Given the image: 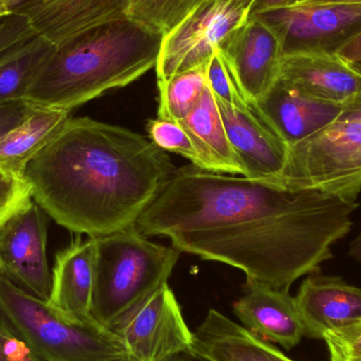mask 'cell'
I'll use <instances>...</instances> for the list:
<instances>
[{"label":"cell","mask_w":361,"mask_h":361,"mask_svg":"<svg viewBox=\"0 0 361 361\" xmlns=\"http://www.w3.org/2000/svg\"><path fill=\"white\" fill-rule=\"evenodd\" d=\"M44 214L32 199L0 227V274L23 292L48 302L52 275L47 259Z\"/></svg>","instance_id":"9"},{"label":"cell","mask_w":361,"mask_h":361,"mask_svg":"<svg viewBox=\"0 0 361 361\" xmlns=\"http://www.w3.org/2000/svg\"><path fill=\"white\" fill-rule=\"evenodd\" d=\"M14 0H0V17L10 14Z\"/></svg>","instance_id":"39"},{"label":"cell","mask_w":361,"mask_h":361,"mask_svg":"<svg viewBox=\"0 0 361 361\" xmlns=\"http://www.w3.org/2000/svg\"><path fill=\"white\" fill-rule=\"evenodd\" d=\"M339 118L361 124V92L343 104V114Z\"/></svg>","instance_id":"34"},{"label":"cell","mask_w":361,"mask_h":361,"mask_svg":"<svg viewBox=\"0 0 361 361\" xmlns=\"http://www.w3.org/2000/svg\"><path fill=\"white\" fill-rule=\"evenodd\" d=\"M335 53L349 65L361 63V30Z\"/></svg>","instance_id":"33"},{"label":"cell","mask_w":361,"mask_h":361,"mask_svg":"<svg viewBox=\"0 0 361 361\" xmlns=\"http://www.w3.org/2000/svg\"><path fill=\"white\" fill-rule=\"evenodd\" d=\"M206 75L208 87L216 99L237 109L252 108L219 48L212 53L208 61Z\"/></svg>","instance_id":"25"},{"label":"cell","mask_w":361,"mask_h":361,"mask_svg":"<svg viewBox=\"0 0 361 361\" xmlns=\"http://www.w3.org/2000/svg\"><path fill=\"white\" fill-rule=\"evenodd\" d=\"M279 38L283 55L335 53L361 30V4L300 6L256 13Z\"/></svg>","instance_id":"8"},{"label":"cell","mask_w":361,"mask_h":361,"mask_svg":"<svg viewBox=\"0 0 361 361\" xmlns=\"http://www.w3.org/2000/svg\"><path fill=\"white\" fill-rule=\"evenodd\" d=\"M191 347L216 361H294L216 310L192 333Z\"/></svg>","instance_id":"18"},{"label":"cell","mask_w":361,"mask_h":361,"mask_svg":"<svg viewBox=\"0 0 361 361\" xmlns=\"http://www.w3.org/2000/svg\"><path fill=\"white\" fill-rule=\"evenodd\" d=\"M130 0H59L30 18L32 29L59 46L72 36L127 17Z\"/></svg>","instance_id":"19"},{"label":"cell","mask_w":361,"mask_h":361,"mask_svg":"<svg viewBox=\"0 0 361 361\" xmlns=\"http://www.w3.org/2000/svg\"><path fill=\"white\" fill-rule=\"evenodd\" d=\"M162 361H216L212 358L208 357L207 355L200 353L197 350L193 349L192 347L189 349L183 350V351L178 352L169 357L165 358Z\"/></svg>","instance_id":"35"},{"label":"cell","mask_w":361,"mask_h":361,"mask_svg":"<svg viewBox=\"0 0 361 361\" xmlns=\"http://www.w3.org/2000/svg\"><path fill=\"white\" fill-rule=\"evenodd\" d=\"M97 243L78 237L55 257L48 302L68 319L97 322L91 315Z\"/></svg>","instance_id":"17"},{"label":"cell","mask_w":361,"mask_h":361,"mask_svg":"<svg viewBox=\"0 0 361 361\" xmlns=\"http://www.w3.org/2000/svg\"><path fill=\"white\" fill-rule=\"evenodd\" d=\"M279 80L307 97L339 105L361 92L360 72L336 53L284 54Z\"/></svg>","instance_id":"15"},{"label":"cell","mask_w":361,"mask_h":361,"mask_svg":"<svg viewBox=\"0 0 361 361\" xmlns=\"http://www.w3.org/2000/svg\"><path fill=\"white\" fill-rule=\"evenodd\" d=\"M0 319L42 361H130L120 335L68 319L1 274Z\"/></svg>","instance_id":"5"},{"label":"cell","mask_w":361,"mask_h":361,"mask_svg":"<svg viewBox=\"0 0 361 361\" xmlns=\"http://www.w3.org/2000/svg\"><path fill=\"white\" fill-rule=\"evenodd\" d=\"M150 141L164 152H175L184 157L197 169L201 167V160L197 147L189 133L179 122L171 121L150 120L147 124Z\"/></svg>","instance_id":"26"},{"label":"cell","mask_w":361,"mask_h":361,"mask_svg":"<svg viewBox=\"0 0 361 361\" xmlns=\"http://www.w3.org/2000/svg\"><path fill=\"white\" fill-rule=\"evenodd\" d=\"M360 203L197 166L177 169L135 227L180 252L241 269L246 281L288 292L319 273L352 228Z\"/></svg>","instance_id":"1"},{"label":"cell","mask_w":361,"mask_h":361,"mask_svg":"<svg viewBox=\"0 0 361 361\" xmlns=\"http://www.w3.org/2000/svg\"><path fill=\"white\" fill-rule=\"evenodd\" d=\"M255 0H203L163 36L156 66L158 82L203 65L225 38L247 20Z\"/></svg>","instance_id":"7"},{"label":"cell","mask_w":361,"mask_h":361,"mask_svg":"<svg viewBox=\"0 0 361 361\" xmlns=\"http://www.w3.org/2000/svg\"><path fill=\"white\" fill-rule=\"evenodd\" d=\"M70 112L35 109L27 120L4 135L0 139V171L23 178L30 161L69 120Z\"/></svg>","instance_id":"21"},{"label":"cell","mask_w":361,"mask_h":361,"mask_svg":"<svg viewBox=\"0 0 361 361\" xmlns=\"http://www.w3.org/2000/svg\"><path fill=\"white\" fill-rule=\"evenodd\" d=\"M56 47L34 34L0 59V106L25 101Z\"/></svg>","instance_id":"22"},{"label":"cell","mask_w":361,"mask_h":361,"mask_svg":"<svg viewBox=\"0 0 361 361\" xmlns=\"http://www.w3.org/2000/svg\"><path fill=\"white\" fill-rule=\"evenodd\" d=\"M350 256L354 260L361 263V233L352 242L351 247H350Z\"/></svg>","instance_id":"38"},{"label":"cell","mask_w":361,"mask_h":361,"mask_svg":"<svg viewBox=\"0 0 361 361\" xmlns=\"http://www.w3.org/2000/svg\"><path fill=\"white\" fill-rule=\"evenodd\" d=\"M233 310L244 328L284 349H293L305 336L296 300L288 292L246 281L243 296L233 303Z\"/></svg>","instance_id":"14"},{"label":"cell","mask_w":361,"mask_h":361,"mask_svg":"<svg viewBox=\"0 0 361 361\" xmlns=\"http://www.w3.org/2000/svg\"><path fill=\"white\" fill-rule=\"evenodd\" d=\"M207 63L158 82V118L180 122L192 111L207 86Z\"/></svg>","instance_id":"23"},{"label":"cell","mask_w":361,"mask_h":361,"mask_svg":"<svg viewBox=\"0 0 361 361\" xmlns=\"http://www.w3.org/2000/svg\"><path fill=\"white\" fill-rule=\"evenodd\" d=\"M229 143L243 177L277 180L288 162V147L254 109H237L216 99Z\"/></svg>","instance_id":"12"},{"label":"cell","mask_w":361,"mask_h":361,"mask_svg":"<svg viewBox=\"0 0 361 361\" xmlns=\"http://www.w3.org/2000/svg\"><path fill=\"white\" fill-rule=\"evenodd\" d=\"M252 107L288 147L336 122L343 114V105L307 97L280 80Z\"/></svg>","instance_id":"13"},{"label":"cell","mask_w":361,"mask_h":361,"mask_svg":"<svg viewBox=\"0 0 361 361\" xmlns=\"http://www.w3.org/2000/svg\"><path fill=\"white\" fill-rule=\"evenodd\" d=\"M31 201V191L23 178L0 171V227Z\"/></svg>","instance_id":"27"},{"label":"cell","mask_w":361,"mask_h":361,"mask_svg":"<svg viewBox=\"0 0 361 361\" xmlns=\"http://www.w3.org/2000/svg\"><path fill=\"white\" fill-rule=\"evenodd\" d=\"M330 361H361V320L351 326L326 333Z\"/></svg>","instance_id":"28"},{"label":"cell","mask_w":361,"mask_h":361,"mask_svg":"<svg viewBox=\"0 0 361 361\" xmlns=\"http://www.w3.org/2000/svg\"><path fill=\"white\" fill-rule=\"evenodd\" d=\"M300 6H341V4H361V0H298Z\"/></svg>","instance_id":"37"},{"label":"cell","mask_w":361,"mask_h":361,"mask_svg":"<svg viewBox=\"0 0 361 361\" xmlns=\"http://www.w3.org/2000/svg\"><path fill=\"white\" fill-rule=\"evenodd\" d=\"M271 182L357 201L361 192L360 123L339 118L290 146L283 173Z\"/></svg>","instance_id":"6"},{"label":"cell","mask_w":361,"mask_h":361,"mask_svg":"<svg viewBox=\"0 0 361 361\" xmlns=\"http://www.w3.org/2000/svg\"><path fill=\"white\" fill-rule=\"evenodd\" d=\"M0 361H42L0 319Z\"/></svg>","instance_id":"30"},{"label":"cell","mask_w":361,"mask_h":361,"mask_svg":"<svg viewBox=\"0 0 361 361\" xmlns=\"http://www.w3.org/2000/svg\"><path fill=\"white\" fill-rule=\"evenodd\" d=\"M162 40L128 17L72 36L56 46L25 101L36 109L71 111L156 68Z\"/></svg>","instance_id":"3"},{"label":"cell","mask_w":361,"mask_h":361,"mask_svg":"<svg viewBox=\"0 0 361 361\" xmlns=\"http://www.w3.org/2000/svg\"><path fill=\"white\" fill-rule=\"evenodd\" d=\"M203 0H130L127 17L165 36Z\"/></svg>","instance_id":"24"},{"label":"cell","mask_w":361,"mask_h":361,"mask_svg":"<svg viewBox=\"0 0 361 361\" xmlns=\"http://www.w3.org/2000/svg\"><path fill=\"white\" fill-rule=\"evenodd\" d=\"M354 68H355L357 71H360L361 73V63H355V65H352Z\"/></svg>","instance_id":"40"},{"label":"cell","mask_w":361,"mask_h":361,"mask_svg":"<svg viewBox=\"0 0 361 361\" xmlns=\"http://www.w3.org/2000/svg\"><path fill=\"white\" fill-rule=\"evenodd\" d=\"M118 334L130 361H162L192 345V332L169 284L154 293Z\"/></svg>","instance_id":"10"},{"label":"cell","mask_w":361,"mask_h":361,"mask_svg":"<svg viewBox=\"0 0 361 361\" xmlns=\"http://www.w3.org/2000/svg\"><path fill=\"white\" fill-rule=\"evenodd\" d=\"M59 0H14L11 12L23 15L31 18L47 6H51Z\"/></svg>","instance_id":"32"},{"label":"cell","mask_w":361,"mask_h":361,"mask_svg":"<svg viewBox=\"0 0 361 361\" xmlns=\"http://www.w3.org/2000/svg\"><path fill=\"white\" fill-rule=\"evenodd\" d=\"M34 34L27 16L10 13L0 17V59Z\"/></svg>","instance_id":"29"},{"label":"cell","mask_w":361,"mask_h":361,"mask_svg":"<svg viewBox=\"0 0 361 361\" xmlns=\"http://www.w3.org/2000/svg\"><path fill=\"white\" fill-rule=\"evenodd\" d=\"M219 50L250 105L264 97L279 80L283 57L281 42L255 15L233 30Z\"/></svg>","instance_id":"11"},{"label":"cell","mask_w":361,"mask_h":361,"mask_svg":"<svg viewBox=\"0 0 361 361\" xmlns=\"http://www.w3.org/2000/svg\"><path fill=\"white\" fill-rule=\"evenodd\" d=\"M179 123L197 147L201 160L200 169L243 176L241 164L229 143L216 97L208 85L192 111Z\"/></svg>","instance_id":"20"},{"label":"cell","mask_w":361,"mask_h":361,"mask_svg":"<svg viewBox=\"0 0 361 361\" xmlns=\"http://www.w3.org/2000/svg\"><path fill=\"white\" fill-rule=\"evenodd\" d=\"M94 238L91 315L99 326L118 334L133 314L167 284L180 252L150 241L135 225Z\"/></svg>","instance_id":"4"},{"label":"cell","mask_w":361,"mask_h":361,"mask_svg":"<svg viewBox=\"0 0 361 361\" xmlns=\"http://www.w3.org/2000/svg\"><path fill=\"white\" fill-rule=\"evenodd\" d=\"M295 300L309 338L324 339L326 333L361 320V288L341 277L311 274Z\"/></svg>","instance_id":"16"},{"label":"cell","mask_w":361,"mask_h":361,"mask_svg":"<svg viewBox=\"0 0 361 361\" xmlns=\"http://www.w3.org/2000/svg\"><path fill=\"white\" fill-rule=\"evenodd\" d=\"M297 1L298 0H255L252 14L274 10V8H284Z\"/></svg>","instance_id":"36"},{"label":"cell","mask_w":361,"mask_h":361,"mask_svg":"<svg viewBox=\"0 0 361 361\" xmlns=\"http://www.w3.org/2000/svg\"><path fill=\"white\" fill-rule=\"evenodd\" d=\"M35 109L25 101L0 106V139L27 120Z\"/></svg>","instance_id":"31"},{"label":"cell","mask_w":361,"mask_h":361,"mask_svg":"<svg viewBox=\"0 0 361 361\" xmlns=\"http://www.w3.org/2000/svg\"><path fill=\"white\" fill-rule=\"evenodd\" d=\"M176 169L166 152L139 133L70 118L23 178L57 224L99 237L135 226Z\"/></svg>","instance_id":"2"}]
</instances>
